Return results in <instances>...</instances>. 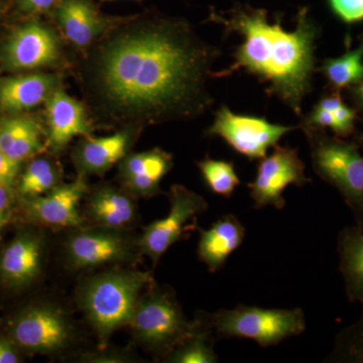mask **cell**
Masks as SVG:
<instances>
[{
  "label": "cell",
  "instance_id": "1",
  "mask_svg": "<svg viewBox=\"0 0 363 363\" xmlns=\"http://www.w3.org/2000/svg\"><path fill=\"white\" fill-rule=\"evenodd\" d=\"M219 56L187 21L136 14L121 18L74 66L94 126L143 130L203 116L214 104L208 81Z\"/></svg>",
  "mask_w": 363,
  "mask_h": 363
},
{
  "label": "cell",
  "instance_id": "2",
  "mask_svg": "<svg viewBox=\"0 0 363 363\" xmlns=\"http://www.w3.org/2000/svg\"><path fill=\"white\" fill-rule=\"evenodd\" d=\"M210 21L221 26L224 35L243 38L234 50L233 63L212 78H225L243 70L266 84V92L276 96L296 114L302 116L305 97L312 91L316 72L315 50L319 28L309 9H300L292 32L283 28L281 18L271 23L267 11L238 6L226 16L212 13Z\"/></svg>",
  "mask_w": 363,
  "mask_h": 363
},
{
  "label": "cell",
  "instance_id": "3",
  "mask_svg": "<svg viewBox=\"0 0 363 363\" xmlns=\"http://www.w3.org/2000/svg\"><path fill=\"white\" fill-rule=\"evenodd\" d=\"M149 272H112L90 279L81 292V306L98 335L106 339L130 324Z\"/></svg>",
  "mask_w": 363,
  "mask_h": 363
},
{
  "label": "cell",
  "instance_id": "4",
  "mask_svg": "<svg viewBox=\"0 0 363 363\" xmlns=\"http://www.w3.org/2000/svg\"><path fill=\"white\" fill-rule=\"evenodd\" d=\"M58 28L38 20L13 28L0 42V69L7 73L64 71L69 61Z\"/></svg>",
  "mask_w": 363,
  "mask_h": 363
},
{
  "label": "cell",
  "instance_id": "5",
  "mask_svg": "<svg viewBox=\"0 0 363 363\" xmlns=\"http://www.w3.org/2000/svg\"><path fill=\"white\" fill-rule=\"evenodd\" d=\"M211 323L220 337L250 339L264 348L278 345L306 330L305 315L300 308L264 309L238 305L212 314Z\"/></svg>",
  "mask_w": 363,
  "mask_h": 363
},
{
  "label": "cell",
  "instance_id": "6",
  "mask_svg": "<svg viewBox=\"0 0 363 363\" xmlns=\"http://www.w3.org/2000/svg\"><path fill=\"white\" fill-rule=\"evenodd\" d=\"M311 149L313 169L334 186L363 226V156L357 145L327 138L322 130H304Z\"/></svg>",
  "mask_w": 363,
  "mask_h": 363
},
{
  "label": "cell",
  "instance_id": "7",
  "mask_svg": "<svg viewBox=\"0 0 363 363\" xmlns=\"http://www.w3.org/2000/svg\"><path fill=\"white\" fill-rule=\"evenodd\" d=\"M197 320L189 322L169 293L160 289L140 297L130 322L138 341L160 350H174L190 336Z\"/></svg>",
  "mask_w": 363,
  "mask_h": 363
},
{
  "label": "cell",
  "instance_id": "8",
  "mask_svg": "<svg viewBox=\"0 0 363 363\" xmlns=\"http://www.w3.org/2000/svg\"><path fill=\"white\" fill-rule=\"evenodd\" d=\"M297 128L298 125H281L262 117L234 113L223 105L215 113L213 123L206 135L218 136L241 156L255 161L264 159L284 135Z\"/></svg>",
  "mask_w": 363,
  "mask_h": 363
},
{
  "label": "cell",
  "instance_id": "9",
  "mask_svg": "<svg viewBox=\"0 0 363 363\" xmlns=\"http://www.w3.org/2000/svg\"><path fill=\"white\" fill-rule=\"evenodd\" d=\"M169 211L164 218L152 222L145 227L138 240V247L155 264L164 252L194 229L198 215L208 209L202 196L182 185H173L169 193Z\"/></svg>",
  "mask_w": 363,
  "mask_h": 363
},
{
  "label": "cell",
  "instance_id": "10",
  "mask_svg": "<svg viewBox=\"0 0 363 363\" xmlns=\"http://www.w3.org/2000/svg\"><path fill=\"white\" fill-rule=\"evenodd\" d=\"M255 180L247 184L255 209L286 206L284 192L290 185L302 187L311 180L305 175V164L298 150L277 145L269 156L259 160Z\"/></svg>",
  "mask_w": 363,
  "mask_h": 363
},
{
  "label": "cell",
  "instance_id": "11",
  "mask_svg": "<svg viewBox=\"0 0 363 363\" xmlns=\"http://www.w3.org/2000/svg\"><path fill=\"white\" fill-rule=\"evenodd\" d=\"M52 13L62 38L78 56L96 44L123 18L101 13L94 0H60Z\"/></svg>",
  "mask_w": 363,
  "mask_h": 363
},
{
  "label": "cell",
  "instance_id": "12",
  "mask_svg": "<svg viewBox=\"0 0 363 363\" xmlns=\"http://www.w3.org/2000/svg\"><path fill=\"white\" fill-rule=\"evenodd\" d=\"M45 147L63 152L75 138L92 135L94 124L83 101L60 87L45 102Z\"/></svg>",
  "mask_w": 363,
  "mask_h": 363
},
{
  "label": "cell",
  "instance_id": "13",
  "mask_svg": "<svg viewBox=\"0 0 363 363\" xmlns=\"http://www.w3.org/2000/svg\"><path fill=\"white\" fill-rule=\"evenodd\" d=\"M143 130L123 128L107 136H83L72 152L79 177L104 176L130 152Z\"/></svg>",
  "mask_w": 363,
  "mask_h": 363
},
{
  "label": "cell",
  "instance_id": "14",
  "mask_svg": "<svg viewBox=\"0 0 363 363\" xmlns=\"http://www.w3.org/2000/svg\"><path fill=\"white\" fill-rule=\"evenodd\" d=\"M63 86V71L26 72L0 78V111L7 116L26 113L45 104Z\"/></svg>",
  "mask_w": 363,
  "mask_h": 363
},
{
  "label": "cell",
  "instance_id": "15",
  "mask_svg": "<svg viewBox=\"0 0 363 363\" xmlns=\"http://www.w3.org/2000/svg\"><path fill=\"white\" fill-rule=\"evenodd\" d=\"M86 178L77 176L72 183L63 184L47 194L26 199V209L35 220L45 225L78 227L83 223L79 211L81 200L88 192Z\"/></svg>",
  "mask_w": 363,
  "mask_h": 363
},
{
  "label": "cell",
  "instance_id": "16",
  "mask_svg": "<svg viewBox=\"0 0 363 363\" xmlns=\"http://www.w3.org/2000/svg\"><path fill=\"white\" fill-rule=\"evenodd\" d=\"M16 342L26 350L55 352L62 350L69 339V326L61 313L47 307L33 308L14 323Z\"/></svg>",
  "mask_w": 363,
  "mask_h": 363
},
{
  "label": "cell",
  "instance_id": "17",
  "mask_svg": "<svg viewBox=\"0 0 363 363\" xmlns=\"http://www.w3.org/2000/svg\"><path fill=\"white\" fill-rule=\"evenodd\" d=\"M173 164V156L160 147L128 152L119 162V181L131 195L154 197L161 193V182L168 175Z\"/></svg>",
  "mask_w": 363,
  "mask_h": 363
},
{
  "label": "cell",
  "instance_id": "18",
  "mask_svg": "<svg viewBox=\"0 0 363 363\" xmlns=\"http://www.w3.org/2000/svg\"><path fill=\"white\" fill-rule=\"evenodd\" d=\"M69 262L76 269L104 266L130 257L128 241L111 229L74 234L67 243Z\"/></svg>",
  "mask_w": 363,
  "mask_h": 363
},
{
  "label": "cell",
  "instance_id": "19",
  "mask_svg": "<svg viewBox=\"0 0 363 363\" xmlns=\"http://www.w3.org/2000/svg\"><path fill=\"white\" fill-rule=\"evenodd\" d=\"M245 227L233 214H225L209 229L200 230L198 257L208 271L216 272L225 266L227 259L245 240Z\"/></svg>",
  "mask_w": 363,
  "mask_h": 363
},
{
  "label": "cell",
  "instance_id": "20",
  "mask_svg": "<svg viewBox=\"0 0 363 363\" xmlns=\"http://www.w3.org/2000/svg\"><path fill=\"white\" fill-rule=\"evenodd\" d=\"M44 135L42 123L25 113L0 119V150L18 164L38 156L45 150Z\"/></svg>",
  "mask_w": 363,
  "mask_h": 363
},
{
  "label": "cell",
  "instance_id": "21",
  "mask_svg": "<svg viewBox=\"0 0 363 363\" xmlns=\"http://www.w3.org/2000/svg\"><path fill=\"white\" fill-rule=\"evenodd\" d=\"M43 245L33 234L14 238L0 257V274L6 283L23 286L38 276L42 267Z\"/></svg>",
  "mask_w": 363,
  "mask_h": 363
},
{
  "label": "cell",
  "instance_id": "22",
  "mask_svg": "<svg viewBox=\"0 0 363 363\" xmlns=\"http://www.w3.org/2000/svg\"><path fill=\"white\" fill-rule=\"evenodd\" d=\"M88 214L104 229L123 228L133 221L135 205L128 192L112 186H102L89 196Z\"/></svg>",
  "mask_w": 363,
  "mask_h": 363
},
{
  "label": "cell",
  "instance_id": "23",
  "mask_svg": "<svg viewBox=\"0 0 363 363\" xmlns=\"http://www.w3.org/2000/svg\"><path fill=\"white\" fill-rule=\"evenodd\" d=\"M339 269L348 300L363 305V227L347 226L338 236Z\"/></svg>",
  "mask_w": 363,
  "mask_h": 363
},
{
  "label": "cell",
  "instance_id": "24",
  "mask_svg": "<svg viewBox=\"0 0 363 363\" xmlns=\"http://www.w3.org/2000/svg\"><path fill=\"white\" fill-rule=\"evenodd\" d=\"M197 326L190 336L172 350L167 362L175 363H215L218 357L214 351V329L211 315L197 320Z\"/></svg>",
  "mask_w": 363,
  "mask_h": 363
},
{
  "label": "cell",
  "instance_id": "25",
  "mask_svg": "<svg viewBox=\"0 0 363 363\" xmlns=\"http://www.w3.org/2000/svg\"><path fill=\"white\" fill-rule=\"evenodd\" d=\"M62 184V169L56 160L35 157L26 166L18 181V191L25 199L51 192Z\"/></svg>",
  "mask_w": 363,
  "mask_h": 363
},
{
  "label": "cell",
  "instance_id": "26",
  "mask_svg": "<svg viewBox=\"0 0 363 363\" xmlns=\"http://www.w3.org/2000/svg\"><path fill=\"white\" fill-rule=\"evenodd\" d=\"M363 40L357 49L340 58L324 61L319 71L323 72L329 83L337 89L357 84L363 79Z\"/></svg>",
  "mask_w": 363,
  "mask_h": 363
},
{
  "label": "cell",
  "instance_id": "27",
  "mask_svg": "<svg viewBox=\"0 0 363 363\" xmlns=\"http://www.w3.org/2000/svg\"><path fill=\"white\" fill-rule=\"evenodd\" d=\"M197 166L205 183L214 194L228 199L240 185L233 162L206 157L198 162Z\"/></svg>",
  "mask_w": 363,
  "mask_h": 363
},
{
  "label": "cell",
  "instance_id": "28",
  "mask_svg": "<svg viewBox=\"0 0 363 363\" xmlns=\"http://www.w3.org/2000/svg\"><path fill=\"white\" fill-rule=\"evenodd\" d=\"M328 359L330 362L363 363V312L357 322L338 334Z\"/></svg>",
  "mask_w": 363,
  "mask_h": 363
},
{
  "label": "cell",
  "instance_id": "29",
  "mask_svg": "<svg viewBox=\"0 0 363 363\" xmlns=\"http://www.w3.org/2000/svg\"><path fill=\"white\" fill-rule=\"evenodd\" d=\"M332 9L346 23L363 20V0H330Z\"/></svg>",
  "mask_w": 363,
  "mask_h": 363
},
{
  "label": "cell",
  "instance_id": "30",
  "mask_svg": "<svg viewBox=\"0 0 363 363\" xmlns=\"http://www.w3.org/2000/svg\"><path fill=\"white\" fill-rule=\"evenodd\" d=\"M59 2L60 0H16L18 11L28 16L52 13Z\"/></svg>",
  "mask_w": 363,
  "mask_h": 363
},
{
  "label": "cell",
  "instance_id": "31",
  "mask_svg": "<svg viewBox=\"0 0 363 363\" xmlns=\"http://www.w3.org/2000/svg\"><path fill=\"white\" fill-rule=\"evenodd\" d=\"M20 167V164L9 159L0 150V186L13 190V185L18 180Z\"/></svg>",
  "mask_w": 363,
  "mask_h": 363
},
{
  "label": "cell",
  "instance_id": "32",
  "mask_svg": "<svg viewBox=\"0 0 363 363\" xmlns=\"http://www.w3.org/2000/svg\"><path fill=\"white\" fill-rule=\"evenodd\" d=\"M334 118H335L336 135L345 136L350 135L353 130V123H354L355 111L346 105H341L340 107L333 112Z\"/></svg>",
  "mask_w": 363,
  "mask_h": 363
},
{
  "label": "cell",
  "instance_id": "33",
  "mask_svg": "<svg viewBox=\"0 0 363 363\" xmlns=\"http://www.w3.org/2000/svg\"><path fill=\"white\" fill-rule=\"evenodd\" d=\"M13 194L11 189L0 186V230L6 225L11 213Z\"/></svg>",
  "mask_w": 363,
  "mask_h": 363
},
{
  "label": "cell",
  "instance_id": "34",
  "mask_svg": "<svg viewBox=\"0 0 363 363\" xmlns=\"http://www.w3.org/2000/svg\"><path fill=\"white\" fill-rule=\"evenodd\" d=\"M18 355L11 345L4 338L0 337V363H16Z\"/></svg>",
  "mask_w": 363,
  "mask_h": 363
},
{
  "label": "cell",
  "instance_id": "35",
  "mask_svg": "<svg viewBox=\"0 0 363 363\" xmlns=\"http://www.w3.org/2000/svg\"><path fill=\"white\" fill-rule=\"evenodd\" d=\"M343 104L342 99H341L340 95L337 94H332L330 96L323 97L319 102H318V106L321 107V108L325 109V111H328L330 112H334L337 111L339 107Z\"/></svg>",
  "mask_w": 363,
  "mask_h": 363
},
{
  "label": "cell",
  "instance_id": "36",
  "mask_svg": "<svg viewBox=\"0 0 363 363\" xmlns=\"http://www.w3.org/2000/svg\"><path fill=\"white\" fill-rule=\"evenodd\" d=\"M354 93L358 100L363 104V82L360 83V84L355 88Z\"/></svg>",
  "mask_w": 363,
  "mask_h": 363
},
{
  "label": "cell",
  "instance_id": "37",
  "mask_svg": "<svg viewBox=\"0 0 363 363\" xmlns=\"http://www.w3.org/2000/svg\"><path fill=\"white\" fill-rule=\"evenodd\" d=\"M4 9H6L4 0H0V23H1L2 18H4Z\"/></svg>",
  "mask_w": 363,
  "mask_h": 363
},
{
  "label": "cell",
  "instance_id": "38",
  "mask_svg": "<svg viewBox=\"0 0 363 363\" xmlns=\"http://www.w3.org/2000/svg\"><path fill=\"white\" fill-rule=\"evenodd\" d=\"M102 1H111V0H102ZM138 1H140V0H138Z\"/></svg>",
  "mask_w": 363,
  "mask_h": 363
}]
</instances>
